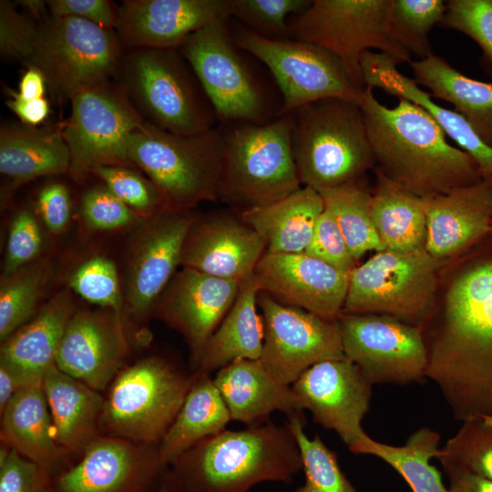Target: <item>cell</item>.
Returning <instances> with one entry per match:
<instances>
[{"instance_id": "cell-1", "label": "cell", "mask_w": 492, "mask_h": 492, "mask_svg": "<svg viewBox=\"0 0 492 492\" xmlns=\"http://www.w3.org/2000/svg\"><path fill=\"white\" fill-rule=\"evenodd\" d=\"M419 327L427 350L425 376L454 417L492 415V247L457 272L439 313Z\"/></svg>"}, {"instance_id": "cell-18", "label": "cell", "mask_w": 492, "mask_h": 492, "mask_svg": "<svg viewBox=\"0 0 492 492\" xmlns=\"http://www.w3.org/2000/svg\"><path fill=\"white\" fill-rule=\"evenodd\" d=\"M196 217L192 210H164L144 219L135 232L124 282V306L134 318H143L155 307L180 266L184 241Z\"/></svg>"}, {"instance_id": "cell-32", "label": "cell", "mask_w": 492, "mask_h": 492, "mask_svg": "<svg viewBox=\"0 0 492 492\" xmlns=\"http://www.w3.org/2000/svg\"><path fill=\"white\" fill-rule=\"evenodd\" d=\"M43 388L56 442L67 451H84L99 436L104 398L56 365L46 374Z\"/></svg>"}, {"instance_id": "cell-52", "label": "cell", "mask_w": 492, "mask_h": 492, "mask_svg": "<svg viewBox=\"0 0 492 492\" xmlns=\"http://www.w3.org/2000/svg\"><path fill=\"white\" fill-rule=\"evenodd\" d=\"M46 6L51 16L77 17L114 30L117 26L118 6L108 0H49Z\"/></svg>"}, {"instance_id": "cell-35", "label": "cell", "mask_w": 492, "mask_h": 492, "mask_svg": "<svg viewBox=\"0 0 492 492\" xmlns=\"http://www.w3.org/2000/svg\"><path fill=\"white\" fill-rule=\"evenodd\" d=\"M372 217L384 249L397 252L426 250L425 201L374 168Z\"/></svg>"}, {"instance_id": "cell-25", "label": "cell", "mask_w": 492, "mask_h": 492, "mask_svg": "<svg viewBox=\"0 0 492 492\" xmlns=\"http://www.w3.org/2000/svg\"><path fill=\"white\" fill-rule=\"evenodd\" d=\"M423 199L427 219L425 249L437 261L457 256L492 234V185L481 180Z\"/></svg>"}, {"instance_id": "cell-24", "label": "cell", "mask_w": 492, "mask_h": 492, "mask_svg": "<svg viewBox=\"0 0 492 492\" xmlns=\"http://www.w3.org/2000/svg\"><path fill=\"white\" fill-rule=\"evenodd\" d=\"M265 247L239 215L216 211L197 216L184 241L180 266L241 282L254 273Z\"/></svg>"}, {"instance_id": "cell-19", "label": "cell", "mask_w": 492, "mask_h": 492, "mask_svg": "<svg viewBox=\"0 0 492 492\" xmlns=\"http://www.w3.org/2000/svg\"><path fill=\"white\" fill-rule=\"evenodd\" d=\"M372 386L346 358L316 364L292 384L302 408L334 431L351 452L367 435L362 420L370 407Z\"/></svg>"}, {"instance_id": "cell-9", "label": "cell", "mask_w": 492, "mask_h": 492, "mask_svg": "<svg viewBox=\"0 0 492 492\" xmlns=\"http://www.w3.org/2000/svg\"><path fill=\"white\" fill-rule=\"evenodd\" d=\"M392 0H313L288 21L290 36L317 45L337 56L354 83L364 89L360 59L375 48L397 65L411 55L395 38Z\"/></svg>"}, {"instance_id": "cell-50", "label": "cell", "mask_w": 492, "mask_h": 492, "mask_svg": "<svg viewBox=\"0 0 492 492\" xmlns=\"http://www.w3.org/2000/svg\"><path fill=\"white\" fill-rule=\"evenodd\" d=\"M304 252L345 273H350L356 267V261L335 219L326 209L318 217Z\"/></svg>"}, {"instance_id": "cell-16", "label": "cell", "mask_w": 492, "mask_h": 492, "mask_svg": "<svg viewBox=\"0 0 492 492\" xmlns=\"http://www.w3.org/2000/svg\"><path fill=\"white\" fill-rule=\"evenodd\" d=\"M264 322L260 360L280 382L291 385L313 365L345 359L338 321L323 319L260 292Z\"/></svg>"}, {"instance_id": "cell-15", "label": "cell", "mask_w": 492, "mask_h": 492, "mask_svg": "<svg viewBox=\"0 0 492 492\" xmlns=\"http://www.w3.org/2000/svg\"><path fill=\"white\" fill-rule=\"evenodd\" d=\"M345 358L372 384H408L425 378L427 350L419 326L385 314L342 313Z\"/></svg>"}, {"instance_id": "cell-2", "label": "cell", "mask_w": 492, "mask_h": 492, "mask_svg": "<svg viewBox=\"0 0 492 492\" xmlns=\"http://www.w3.org/2000/svg\"><path fill=\"white\" fill-rule=\"evenodd\" d=\"M358 104L375 168L400 187L427 198L482 180L475 159L451 146L424 108L405 99L387 108L368 87Z\"/></svg>"}, {"instance_id": "cell-27", "label": "cell", "mask_w": 492, "mask_h": 492, "mask_svg": "<svg viewBox=\"0 0 492 492\" xmlns=\"http://www.w3.org/2000/svg\"><path fill=\"white\" fill-rule=\"evenodd\" d=\"M75 312L69 291L56 293L2 343L0 364L15 374L25 386L43 384L47 371L56 365L62 336Z\"/></svg>"}, {"instance_id": "cell-44", "label": "cell", "mask_w": 492, "mask_h": 492, "mask_svg": "<svg viewBox=\"0 0 492 492\" xmlns=\"http://www.w3.org/2000/svg\"><path fill=\"white\" fill-rule=\"evenodd\" d=\"M69 286L86 301L121 314L124 305L115 263L105 257H93L72 274Z\"/></svg>"}, {"instance_id": "cell-20", "label": "cell", "mask_w": 492, "mask_h": 492, "mask_svg": "<svg viewBox=\"0 0 492 492\" xmlns=\"http://www.w3.org/2000/svg\"><path fill=\"white\" fill-rule=\"evenodd\" d=\"M128 353L121 314L108 309L76 311L62 336L56 366L102 391L126 366Z\"/></svg>"}, {"instance_id": "cell-56", "label": "cell", "mask_w": 492, "mask_h": 492, "mask_svg": "<svg viewBox=\"0 0 492 492\" xmlns=\"http://www.w3.org/2000/svg\"><path fill=\"white\" fill-rule=\"evenodd\" d=\"M46 86L43 74L37 68L29 67L19 81L17 95L25 99L42 98Z\"/></svg>"}, {"instance_id": "cell-54", "label": "cell", "mask_w": 492, "mask_h": 492, "mask_svg": "<svg viewBox=\"0 0 492 492\" xmlns=\"http://www.w3.org/2000/svg\"><path fill=\"white\" fill-rule=\"evenodd\" d=\"M11 98L6 100L7 107L19 118L23 124L36 126L43 122L49 114V103L45 98L25 99L17 93L10 92Z\"/></svg>"}, {"instance_id": "cell-22", "label": "cell", "mask_w": 492, "mask_h": 492, "mask_svg": "<svg viewBox=\"0 0 492 492\" xmlns=\"http://www.w3.org/2000/svg\"><path fill=\"white\" fill-rule=\"evenodd\" d=\"M241 282L182 267L159 298L155 308L187 343L196 367L204 347L232 306Z\"/></svg>"}, {"instance_id": "cell-14", "label": "cell", "mask_w": 492, "mask_h": 492, "mask_svg": "<svg viewBox=\"0 0 492 492\" xmlns=\"http://www.w3.org/2000/svg\"><path fill=\"white\" fill-rule=\"evenodd\" d=\"M238 48L227 22H217L191 34L177 49L193 69L218 120L267 123L266 97Z\"/></svg>"}, {"instance_id": "cell-17", "label": "cell", "mask_w": 492, "mask_h": 492, "mask_svg": "<svg viewBox=\"0 0 492 492\" xmlns=\"http://www.w3.org/2000/svg\"><path fill=\"white\" fill-rule=\"evenodd\" d=\"M53 477L52 492H159L169 470L158 446L99 436Z\"/></svg>"}, {"instance_id": "cell-48", "label": "cell", "mask_w": 492, "mask_h": 492, "mask_svg": "<svg viewBox=\"0 0 492 492\" xmlns=\"http://www.w3.org/2000/svg\"><path fill=\"white\" fill-rule=\"evenodd\" d=\"M52 482L47 470L2 443L0 492H52Z\"/></svg>"}, {"instance_id": "cell-3", "label": "cell", "mask_w": 492, "mask_h": 492, "mask_svg": "<svg viewBox=\"0 0 492 492\" xmlns=\"http://www.w3.org/2000/svg\"><path fill=\"white\" fill-rule=\"evenodd\" d=\"M171 466L183 492H249L263 482L291 483L302 463L287 424L267 421L223 430L183 453Z\"/></svg>"}, {"instance_id": "cell-40", "label": "cell", "mask_w": 492, "mask_h": 492, "mask_svg": "<svg viewBox=\"0 0 492 492\" xmlns=\"http://www.w3.org/2000/svg\"><path fill=\"white\" fill-rule=\"evenodd\" d=\"M302 457L305 482L293 492H356L342 471L336 454L329 449L318 435L310 439L304 431L302 413L288 416Z\"/></svg>"}, {"instance_id": "cell-36", "label": "cell", "mask_w": 492, "mask_h": 492, "mask_svg": "<svg viewBox=\"0 0 492 492\" xmlns=\"http://www.w3.org/2000/svg\"><path fill=\"white\" fill-rule=\"evenodd\" d=\"M409 64L415 82L428 88L432 97L453 104L492 147V82L470 78L434 54Z\"/></svg>"}, {"instance_id": "cell-41", "label": "cell", "mask_w": 492, "mask_h": 492, "mask_svg": "<svg viewBox=\"0 0 492 492\" xmlns=\"http://www.w3.org/2000/svg\"><path fill=\"white\" fill-rule=\"evenodd\" d=\"M446 4L442 0H392L391 26L395 38L419 59L432 53L431 29L443 20Z\"/></svg>"}, {"instance_id": "cell-12", "label": "cell", "mask_w": 492, "mask_h": 492, "mask_svg": "<svg viewBox=\"0 0 492 492\" xmlns=\"http://www.w3.org/2000/svg\"><path fill=\"white\" fill-rule=\"evenodd\" d=\"M62 135L76 179L105 166L136 169L128 155L130 134L146 120L123 89L110 80L85 89L71 100Z\"/></svg>"}, {"instance_id": "cell-45", "label": "cell", "mask_w": 492, "mask_h": 492, "mask_svg": "<svg viewBox=\"0 0 492 492\" xmlns=\"http://www.w3.org/2000/svg\"><path fill=\"white\" fill-rule=\"evenodd\" d=\"M92 174L143 220L166 210L154 184L135 169L123 166H105Z\"/></svg>"}, {"instance_id": "cell-47", "label": "cell", "mask_w": 492, "mask_h": 492, "mask_svg": "<svg viewBox=\"0 0 492 492\" xmlns=\"http://www.w3.org/2000/svg\"><path fill=\"white\" fill-rule=\"evenodd\" d=\"M40 23L19 12L15 5L0 1L1 56L25 62L30 61L37 43Z\"/></svg>"}, {"instance_id": "cell-55", "label": "cell", "mask_w": 492, "mask_h": 492, "mask_svg": "<svg viewBox=\"0 0 492 492\" xmlns=\"http://www.w3.org/2000/svg\"><path fill=\"white\" fill-rule=\"evenodd\" d=\"M452 492H492V480L479 477L464 468L442 465Z\"/></svg>"}, {"instance_id": "cell-30", "label": "cell", "mask_w": 492, "mask_h": 492, "mask_svg": "<svg viewBox=\"0 0 492 492\" xmlns=\"http://www.w3.org/2000/svg\"><path fill=\"white\" fill-rule=\"evenodd\" d=\"M323 210L321 194L302 186L280 200L243 210L240 216L261 239L266 253H301Z\"/></svg>"}, {"instance_id": "cell-46", "label": "cell", "mask_w": 492, "mask_h": 492, "mask_svg": "<svg viewBox=\"0 0 492 492\" xmlns=\"http://www.w3.org/2000/svg\"><path fill=\"white\" fill-rule=\"evenodd\" d=\"M440 25L471 37L492 64V0L448 1Z\"/></svg>"}, {"instance_id": "cell-10", "label": "cell", "mask_w": 492, "mask_h": 492, "mask_svg": "<svg viewBox=\"0 0 492 492\" xmlns=\"http://www.w3.org/2000/svg\"><path fill=\"white\" fill-rule=\"evenodd\" d=\"M40 23L27 67L44 76L60 101L115 77L126 50L116 30L73 16H47Z\"/></svg>"}, {"instance_id": "cell-43", "label": "cell", "mask_w": 492, "mask_h": 492, "mask_svg": "<svg viewBox=\"0 0 492 492\" xmlns=\"http://www.w3.org/2000/svg\"><path fill=\"white\" fill-rule=\"evenodd\" d=\"M309 0H231L232 17L249 30L271 39H287V19L305 11Z\"/></svg>"}, {"instance_id": "cell-29", "label": "cell", "mask_w": 492, "mask_h": 492, "mask_svg": "<svg viewBox=\"0 0 492 492\" xmlns=\"http://www.w3.org/2000/svg\"><path fill=\"white\" fill-rule=\"evenodd\" d=\"M213 381L231 421L254 425L273 411L287 416L302 413L292 385L277 380L260 359L236 360L218 370Z\"/></svg>"}, {"instance_id": "cell-26", "label": "cell", "mask_w": 492, "mask_h": 492, "mask_svg": "<svg viewBox=\"0 0 492 492\" xmlns=\"http://www.w3.org/2000/svg\"><path fill=\"white\" fill-rule=\"evenodd\" d=\"M360 65L365 87L381 88L424 108L445 134L475 159L481 179L492 185V147L482 140L461 114L435 103L430 94L422 90L415 80L402 74L395 61L384 53L365 51Z\"/></svg>"}, {"instance_id": "cell-4", "label": "cell", "mask_w": 492, "mask_h": 492, "mask_svg": "<svg viewBox=\"0 0 492 492\" xmlns=\"http://www.w3.org/2000/svg\"><path fill=\"white\" fill-rule=\"evenodd\" d=\"M292 113V151L302 185L318 192L360 182L375 159L358 103L328 97Z\"/></svg>"}, {"instance_id": "cell-21", "label": "cell", "mask_w": 492, "mask_h": 492, "mask_svg": "<svg viewBox=\"0 0 492 492\" xmlns=\"http://www.w3.org/2000/svg\"><path fill=\"white\" fill-rule=\"evenodd\" d=\"M254 274L261 292L284 304L337 321L347 294L349 273L301 253H264Z\"/></svg>"}, {"instance_id": "cell-59", "label": "cell", "mask_w": 492, "mask_h": 492, "mask_svg": "<svg viewBox=\"0 0 492 492\" xmlns=\"http://www.w3.org/2000/svg\"><path fill=\"white\" fill-rule=\"evenodd\" d=\"M483 418L486 423L492 425V415H483Z\"/></svg>"}, {"instance_id": "cell-38", "label": "cell", "mask_w": 492, "mask_h": 492, "mask_svg": "<svg viewBox=\"0 0 492 492\" xmlns=\"http://www.w3.org/2000/svg\"><path fill=\"white\" fill-rule=\"evenodd\" d=\"M319 193L324 209L335 219L355 261L370 251L384 250L373 221L372 192L362 181Z\"/></svg>"}, {"instance_id": "cell-7", "label": "cell", "mask_w": 492, "mask_h": 492, "mask_svg": "<svg viewBox=\"0 0 492 492\" xmlns=\"http://www.w3.org/2000/svg\"><path fill=\"white\" fill-rule=\"evenodd\" d=\"M292 113L256 124L234 122L223 133L218 198L241 210L271 204L298 190L292 151Z\"/></svg>"}, {"instance_id": "cell-42", "label": "cell", "mask_w": 492, "mask_h": 492, "mask_svg": "<svg viewBox=\"0 0 492 492\" xmlns=\"http://www.w3.org/2000/svg\"><path fill=\"white\" fill-rule=\"evenodd\" d=\"M437 460L441 465L458 466L492 480V425L483 416L463 421L440 448Z\"/></svg>"}, {"instance_id": "cell-28", "label": "cell", "mask_w": 492, "mask_h": 492, "mask_svg": "<svg viewBox=\"0 0 492 492\" xmlns=\"http://www.w3.org/2000/svg\"><path fill=\"white\" fill-rule=\"evenodd\" d=\"M0 414L2 443L47 470L53 477L72 466L71 453L56 440L43 384L20 389Z\"/></svg>"}, {"instance_id": "cell-39", "label": "cell", "mask_w": 492, "mask_h": 492, "mask_svg": "<svg viewBox=\"0 0 492 492\" xmlns=\"http://www.w3.org/2000/svg\"><path fill=\"white\" fill-rule=\"evenodd\" d=\"M52 266L47 259L3 274L0 283V340L3 343L30 321L51 279Z\"/></svg>"}, {"instance_id": "cell-51", "label": "cell", "mask_w": 492, "mask_h": 492, "mask_svg": "<svg viewBox=\"0 0 492 492\" xmlns=\"http://www.w3.org/2000/svg\"><path fill=\"white\" fill-rule=\"evenodd\" d=\"M41 246L42 236L35 216L28 210H19L10 224L3 274L36 261Z\"/></svg>"}, {"instance_id": "cell-13", "label": "cell", "mask_w": 492, "mask_h": 492, "mask_svg": "<svg viewBox=\"0 0 492 492\" xmlns=\"http://www.w3.org/2000/svg\"><path fill=\"white\" fill-rule=\"evenodd\" d=\"M232 39L271 71L282 95L279 116L328 97L359 103L365 89L354 83L337 56L317 45L271 39L248 28L239 30Z\"/></svg>"}, {"instance_id": "cell-6", "label": "cell", "mask_w": 492, "mask_h": 492, "mask_svg": "<svg viewBox=\"0 0 492 492\" xmlns=\"http://www.w3.org/2000/svg\"><path fill=\"white\" fill-rule=\"evenodd\" d=\"M143 118L178 134L215 128V112L177 48H127L114 77Z\"/></svg>"}, {"instance_id": "cell-60", "label": "cell", "mask_w": 492, "mask_h": 492, "mask_svg": "<svg viewBox=\"0 0 492 492\" xmlns=\"http://www.w3.org/2000/svg\"><path fill=\"white\" fill-rule=\"evenodd\" d=\"M491 233H492V229H491Z\"/></svg>"}, {"instance_id": "cell-58", "label": "cell", "mask_w": 492, "mask_h": 492, "mask_svg": "<svg viewBox=\"0 0 492 492\" xmlns=\"http://www.w3.org/2000/svg\"><path fill=\"white\" fill-rule=\"evenodd\" d=\"M159 492H183L180 483L172 469H169Z\"/></svg>"}, {"instance_id": "cell-37", "label": "cell", "mask_w": 492, "mask_h": 492, "mask_svg": "<svg viewBox=\"0 0 492 492\" xmlns=\"http://www.w3.org/2000/svg\"><path fill=\"white\" fill-rule=\"evenodd\" d=\"M440 435L424 426L409 436L403 446H391L366 435L352 453L376 456L393 467L412 492H452L430 461L440 456Z\"/></svg>"}, {"instance_id": "cell-53", "label": "cell", "mask_w": 492, "mask_h": 492, "mask_svg": "<svg viewBox=\"0 0 492 492\" xmlns=\"http://www.w3.org/2000/svg\"><path fill=\"white\" fill-rule=\"evenodd\" d=\"M37 207L43 221L53 233L62 231L71 213V200L67 187L58 182L46 185L39 192Z\"/></svg>"}, {"instance_id": "cell-57", "label": "cell", "mask_w": 492, "mask_h": 492, "mask_svg": "<svg viewBox=\"0 0 492 492\" xmlns=\"http://www.w3.org/2000/svg\"><path fill=\"white\" fill-rule=\"evenodd\" d=\"M23 387L25 385L20 379L6 367L0 364V413Z\"/></svg>"}, {"instance_id": "cell-11", "label": "cell", "mask_w": 492, "mask_h": 492, "mask_svg": "<svg viewBox=\"0 0 492 492\" xmlns=\"http://www.w3.org/2000/svg\"><path fill=\"white\" fill-rule=\"evenodd\" d=\"M441 264L426 250L377 251L349 273L342 313L385 314L421 326L434 310Z\"/></svg>"}, {"instance_id": "cell-5", "label": "cell", "mask_w": 492, "mask_h": 492, "mask_svg": "<svg viewBox=\"0 0 492 492\" xmlns=\"http://www.w3.org/2000/svg\"><path fill=\"white\" fill-rule=\"evenodd\" d=\"M224 140L216 128L178 134L149 122L133 131L128 155L159 192L166 210H191L219 200Z\"/></svg>"}, {"instance_id": "cell-8", "label": "cell", "mask_w": 492, "mask_h": 492, "mask_svg": "<svg viewBox=\"0 0 492 492\" xmlns=\"http://www.w3.org/2000/svg\"><path fill=\"white\" fill-rule=\"evenodd\" d=\"M193 377L157 356L125 366L104 398L100 431L159 446L177 416Z\"/></svg>"}, {"instance_id": "cell-49", "label": "cell", "mask_w": 492, "mask_h": 492, "mask_svg": "<svg viewBox=\"0 0 492 492\" xmlns=\"http://www.w3.org/2000/svg\"><path fill=\"white\" fill-rule=\"evenodd\" d=\"M80 211L87 225L98 231L126 227L138 216L105 184L91 188L83 194Z\"/></svg>"}, {"instance_id": "cell-34", "label": "cell", "mask_w": 492, "mask_h": 492, "mask_svg": "<svg viewBox=\"0 0 492 492\" xmlns=\"http://www.w3.org/2000/svg\"><path fill=\"white\" fill-rule=\"evenodd\" d=\"M230 421V412L213 378L196 372L177 416L158 446L162 462L171 466L198 443L225 430Z\"/></svg>"}, {"instance_id": "cell-31", "label": "cell", "mask_w": 492, "mask_h": 492, "mask_svg": "<svg viewBox=\"0 0 492 492\" xmlns=\"http://www.w3.org/2000/svg\"><path fill=\"white\" fill-rule=\"evenodd\" d=\"M260 283L253 273L240 284L237 297L207 342L196 372L210 374L241 360H258L264 342V322L258 313Z\"/></svg>"}, {"instance_id": "cell-23", "label": "cell", "mask_w": 492, "mask_h": 492, "mask_svg": "<svg viewBox=\"0 0 492 492\" xmlns=\"http://www.w3.org/2000/svg\"><path fill=\"white\" fill-rule=\"evenodd\" d=\"M231 17V0H125L115 30L126 49L178 48L196 31Z\"/></svg>"}, {"instance_id": "cell-33", "label": "cell", "mask_w": 492, "mask_h": 492, "mask_svg": "<svg viewBox=\"0 0 492 492\" xmlns=\"http://www.w3.org/2000/svg\"><path fill=\"white\" fill-rule=\"evenodd\" d=\"M70 153L61 129L4 125L0 129V172L14 184L69 172Z\"/></svg>"}]
</instances>
